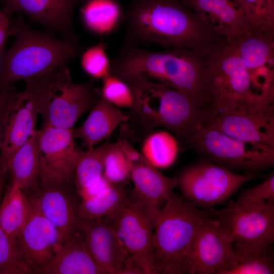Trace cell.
Masks as SVG:
<instances>
[{
	"label": "cell",
	"mask_w": 274,
	"mask_h": 274,
	"mask_svg": "<svg viewBox=\"0 0 274 274\" xmlns=\"http://www.w3.org/2000/svg\"><path fill=\"white\" fill-rule=\"evenodd\" d=\"M185 141L202 157L234 173L260 174L274 165V146L236 139L200 124Z\"/></svg>",
	"instance_id": "ba28073f"
},
{
	"label": "cell",
	"mask_w": 274,
	"mask_h": 274,
	"mask_svg": "<svg viewBox=\"0 0 274 274\" xmlns=\"http://www.w3.org/2000/svg\"><path fill=\"white\" fill-rule=\"evenodd\" d=\"M203 85L208 102L206 109L274 108V87L258 83L227 42L205 59Z\"/></svg>",
	"instance_id": "277c9868"
},
{
	"label": "cell",
	"mask_w": 274,
	"mask_h": 274,
	"mask_svg": "<svg viewBox=\"0 0 274 274\" xmlns=\"http://www.w3.org/2000/svg\"><path fill=\"white\" fill-rule=\"evenodd\" d=\"M201 124L236 139L274 146V108L267 109H206Z\"/></svg>",
	"instance_id": "4fadbf2b"
},
{
	"label": "cell",
	"mask_w": 274,
	"mask_h": 274,
	"mask_svg": "<svg viewBox=\"0 0 274 274\" xmlns=\"http://www.w3.org/2000/svg\"><path fill=\"white\" fill-rule=\"evenodd\" d=\"M18 92L16 91L14 88L0 92V107L3 106L14 98Z\"/></svg>",
	"instance_id": "ab89813d"
},
{
	"label": "cell",
	"mask_w": 274,
	"mask_h": 274,
	"mask_svg": "<svg viewBox=\"0 0 274 274\" xmlns=\"http://www.w3.org/2000/svg\"><path fill=\"white\" fill-rule=\"evenodd\" d=\"M78 229L96 263L107 274H119L128 255L110 219H80Z\"/></svg>",
	"instance_id": "d6986e66"
},
{
	"label": "cell",
	"mask_w": 274,
	"mask_h": 274,
	"mask_svg": "<svg viewBox=\"0 0 274 274\" xmlns=\"http://www.w3.org/2000/svg\"><path fill=\"white\" fill-rule=\"evenodd\" d=\"M125 12L118 0H83L80 16L87 31L104 37L113 33L124 22Z\"/></svg>",
	"instance_id": "484cf974"
},
{
	"label": "cell",
	"mask_w": 274,
	"mask_h": 274,
	"mask_svg": "<svg viewBox=\"0 0 274 274\" xmlns=\"http://www.w3.org/2000/svg\"><path fill=\"white\" fill-rule=\"evenodd\" d=\"M80 150L75 174L74 185L81 199L92 196L107 187L109 183L104 177V157L110 144Z\"/></svg>",
	"instance_id": "d4e9b609"
},
{
	"label": "cell",
	"mask_w": 274,
	"mask_h": 274,
	"mask_svg": "<svg viewBox=\"0 0 274 274\" xmlns=\"http://www.w3.org/2000/svg\"><path fill=\"white\" fill-rule=\"evenodd\" d=\"M33 273L20 249L17 238L0 227V274Z\"/></svg>",
	"instance_id": "d6a6232c"
},
{
	"label": "cell",
	"mask_w": 274,
	"mask_h": 274,
	"mask_svg": "<svg viewBox=\"0 0 274 274\" xmlns=\"http://www.w3.org/2000/svg\"><path fill=\"white\" fill-rule=\"evenodd\" d=\"M10 22L9 16L0 10V61L5 52L6 41L9 37Z\"/></svg>",
	"instance_id": "74e56055"
},
{
	"label": "cell",
	"mask_w": 274,
	"mask_h": 274,
	"mask_svg": "<svg viewBox=\"0 0 274 274\" xmlns=\"http://www.w3.org/2000/svg\"><path fill=\"white\" fill-rule=\"evenodd\" d=\"M31 209L27 194L10 182L0 205V227L10 236L17 238L28 220Z\"/></svg>",
	"instance_id": "f546056e"
},
{
	"label": "cell",
	"mask_w": 274,
	"mask_h": 274,
	"mask_svg": "<svg viewBox=\"0 0 274 274\" xmlns=\"http://www.w3.org/2000/svg\"><path fill=\"white\" fill-rule=\"evenodd\" d=\"M119 274H145L144 270L136 264L131 257L125 259Z\"/></svg>",
	"instance_id": "f35d334b"
},
{
	"label": "cell",
	"mask_w": 274,
	"mask_h": 274,
	"mask_svg": "<svg viewBox=\"0 0 274 274\" xmlns=\"http://www.w3.org/2000/svg\"><path fill=\"white\" fill-rule=\"evenodd\" d=\"M125 82L134 99L128 117L145 132L163 127L185 141L201 123L204 110L187 93L162 84Z\"/></svg>",
	"instance_id": "5b68a950"
},
{
	"label": "cell",
	"mask_w": 274,
	"mask_h": 274,
	"mask_svg": "<svg viewBox=\"0 0 274 274\" xmlns=\"http://www.w3.org/2000/svg\"><path fill=\"white\" fill-rule=\"evenodd\" d=\"M179 144L176 138L166 131L150 132L145 139L141 149L144 157L156 168H166L175 161Z\"/></svg>",
	"instance_id": "4dcf8cb0"
},
{
	"label": "cell",
	"mask_w": 274,
	"mask_h": 274,
	"mask_svg": "<svg viewBox=\"0 0 274 274\" xmlns=\"http://www.w3.org/2000/svg\"><path fill=\"white\" fill-rule=\"evenodd\" d=\"M12 36L15 41L1 59L0 92L12 88L17 81L68 68L69 61L84 49L52 32L34 30L20 15L10 19L9 36Z\"/></svg>",
	"instance_id": "3957f363"
},
{
	"label": "cell",
	"mask_w": 274,
	"mask_h": 274,
	"mask_svg": "<svg viewBox=\"0 0 274 274\" xmlns=\"http://www.w3.org/2000/svg\"><path fill=\"white\" fill-rule=\"evenodd\" d=\"M130 173L133 188L130 197L152 213L161 209L177 186L176 177L163 175L142 155L131 163Z\"/></svg>",
	"instance_id": "7402d4cb"
},
{
	"label": "cell",
	"mask_w": 274,
	"mask_h": 274,
	"mask_svg": "<svg viewBox=\"0 0 274 274\" xmlns=\"http://www.w3.org/2000/svg\"><path fill=\"white\" fill-rule=\"evenodd\" d=\"M213 208L201 209L174 193L154 216V264L157 273H186L185 264L196 232Z\"/></svg>",
	"instance_id": "8992f818"
},
{
	"label": "cell",
	"mask_w": 274,
	"mask_h": 274,
	"mask_svg": "<svg viewBox=\"0 0 274 274\" xmlns=\"http://www.w3.org/2000/svg\"><path fill=\"white\" fill-rule=\"evenodd\" d=\"M205 59L180 47L151 51L139 47L120 48L111 60V74L125 82L162 84L190 95L204 110L208 102L203 85Z\"/></svg>",
	"instance_id": "7a4b0ae2"
},
{
	"label": "cell",
	"mask_w": 274,
	"mask_h": 274,
	"mask_svg": "<svg viewBox=\"0 0 274 274\" xmlns=\"http://www.w3.org/2000/svg\"><path fill=\"white\" fill-rule=\"evenodd\" d=\"M120 48L154 44L184 48L203 59L227 41L182 0H129Z\"/></svg>",
	"instance_id": "6da1fadb"
},
{
	"label": "cell",
	"mask_w": 274,
	"mask_h": 274,
	"mask_svg": "<svg viewBox=\"0 0 274 274\" xmlns=\"http://www.w3.org/2000/svg\"><path fill=\"white\" fill-rule=\"evenodd\" d=\"M229 44L258 83L274 87V34L252 29Z\"/></svg>",
	"instance_id": "44dd1931"
},
{
	"label": "cell",
	"mask_w": 274,
	"mask_h": 274,
	"mask_svg": "<svg viewBox=\"0 0 274 274\" xmlns=\"http://www.w3.org/2000/svg\"><path fill=\"white\" fill-rule=\"evenodd\" d=\"M107 48V45L100 42L87 48L82 54L81 66L91 79L102 80L111 74V60Z\"/></svg>",
	"instance_id": "836d02e7"
},
{
	"label": "cell",
	"mask_w": 274,
	"mask_h": 274,
	"mask_svg": "<svg viewBox=\"0 0 274 274\" xmlns=\"http://www.w3.org/2000/svg\"><path fill=\"white\" fill-rule=\"evenodd\" d=\"M274 200V176L267 177L260 184L243 189L235 203L242 206H253Z\"/></svg>",
	"instance_id": "8d00e7d4"
},
{
	"label": "cell",
	"mask_w": 274,
	"mask_h": 274,
	"mask_svg": "<svg viewBox=\"0 0 274 274\" xmlns=\"http://www.w3.org/2000/svg\"><path fill=\"white\" fill-rule=\"evenodd\" d=\"M104 177L110 183L120 184L130 179L132 164L121 141L110 143L104 157Z\"/></svg>",
	"instance_id": "1f68e13d"
},
{
	"label": "cell",
	"mask_w": 274,
	"mask_h": 274,
	"mask_svg": "<svg viewBox=\"0 0 274 274\" xmlns=\"http://www.w3.org/2000/svg\"><path fill=\"white\" fill-rule=\"evenodd\" d=\"M85 122L73 129L74 139L79 138L82 146L89 150L108 139L122 122L129 120L128 114L112 105L101 95L91 110Z\"/></svg>",
	"instance_id": "603a6c76"
},
{
	"label": "cell",
	"mask_w": 274,
	"mask_h": 274,
	"mask_svg": "<svg viewBox=\"0 0 274 274\" xmlns=\"http://www.w3.org/2000/svg\"><path fill=\"white\" fill-rule=\"evenodd\" d=\"M154 216L130 197L120 212L110 219L128 255L145 274L157 273L154 264Z\"/></svg>",
	"instance_id": "8fae6325"
},
{
	"label": "cell",
	"mask_w": 274,
	"mask_h": 274,
	"mask_svg": "<svg viewBox=\"0 0 274 274\" xmlns=\"http://www.w3.org/2000/svg\"><path fill=\"white\" fill-rule=\"evenodd\" d=\"M231 43L252 30L241 0H182Z\"/></svg>",
	"instance_id": "ffe728a7"
},
{
	"label": "cell",
	"mask_w": 274,
	"mask_h": 274,
	"mask_svg": "<svg viewBox=\"0 0 274 274\" xmlns=\"http://www.w3.org/2000/svg\"><path fill=\"white\" fill-rule=\"evenodd\" d=\"M274 253L272 246L250 248L232 245L230 256L218 274H272Z\"/></svg>",
	"instance_id": "83f0119b"
},
{
	"label": "cell",
	"mask_w": 274,
	"mask_h": 274,
	"mask_svg": "<svg viewBox=\"0 0 274 274\" xmlns=\"http://www.w3.org/2000/svg\"><path fill=\"white\" fill-rule=\"evenodd\" d=\"M233 243L220 224L210 216L200 225L186 257L188 274H218L229 259Z\"/></svg>",
	"instance_id": "2e32d148"
},
{
	"label": "cell",
	"mask_w": 274,
	"mask_h": 274,
	"mask_svg": "<svg viewBox=\"0 0 274 274\" xmlns=\"http://www.w3.org/2000/svg\"><path fill=\"white\" fill-rule=\"evenodd\" d=\"M225 208L212 209L216 219L233 245L250 248H265L274 242V200L242 206L233 200Z\"/></svg>",
	"instance_id": "30bf717a"
},
{
	"label": "cell",
	"mask_w": 274,
	"mask_h": 274,
	"mask_svg": "<svg viewBox=\"0 0 274 274\" xmlns=\"http://www.w3.org/2000/svg\"><path fill=\"white\" fill-rule=\"evenodd\" d=\"M31 192L42 214L57 229L63 245L79 232L78 211L81 198L74 184L39 181L37 188Z\"/></svg>",
	"instance_id": "5bb4252c"
},
{
	"label": "cell",
	"mask_w": 274,
	"mask_h": 274,
	"mask_svg": "<svg viewBox=\"0 0 274 274\" xmlns=\"http://www.w3.org/2000/svg\"><path fill=\"white\" fill-rule=\"evenodd\" d=\"M83 0H0L2 10L7 15L16 12L55 31L64 39L78 44L73 25L75 7Z\"/></svg>",
	"instance_id": "ac0fdd59"
},
{
	"label": "cell",
	"mask_w": 274,
	"mask_h": 274,
	"mask_svg": "<svg viewBox=\"0 0 274 274\" xmlns=\"http://www.w3.org/2000/svg\"><path fill=\"white\" fill-rule=\"evenodd\" d=\"M252 29L274 34V0H241Z\"/></svg>",
	"instance_id": "e575fe53"
},
{
	"label": "cell",
	"mask_w": 274,
	"mask_h": 274,
	"mask_svg": "<svg viewBox=\"0 0 274 274\" xmlns=\"http://www.w3.org/2000/svg\"><path fill=\"white\" fill-rule=\"evenodd\" d=\"M40 170L38 131L14 154L8 164L11 183L25 192L33 191L39 184Z\"/></svg>",
	"instance_id": "4316f807"
},
{
	"label": "cell",
	"mask_w": 274,
	"mask_h": 274,
	"mask_svg": "<svg viewBox=\"0 0 274 274\" xmlns=\"http://www.w3.org/2000/svg\"><path fill=\"white\" fill-rule=\"evenodd\" d=\"M8 102H8L5 105L0 107V133L2 129L4 121L7 112Z\"/></svg>",
	"instance_id": "b9f144b4"
},
{
	"label": "cell",
	"mask_w": 274,
	"mask_h": 274,
	"mask_svg": "<svg viewBox=\"0 0 274 274\" xmlns=\"http://www.w3.org/2000/svg\"><path fill=\"white\" fill-rule=\"evenodd\" d=\"M38 131L39 181H56L74 184L81 149L74 143L73 129L43 126Z\"/></svg>",
	"instance_id": "7c38bea8"
},
{
	"label": "cell",
	"mask_w": 274,
	"mask_h": 274,
	"mask_svg": "<svg viewBox=\"0 0 274 274\" xmlns=\"http://www.w3.org/2000/svg\"><path fill=\"white\" fill-rule=\"evenodd\" d=\"M125 183H110L99 193L81 199L78 211L80 219L91 220L115 217L129 200Z\"/></svg>",
	"instance_id": "f1b7e54d"
},
{
	"label": "cell",
	"mask_w": 274,
	"mask_h": 274,
	"mask_svg": "<svg viewBox=\"0 0 274 274\" xmlns=\"http://www.w3.org/2000/svg\"><path fill=\"white\" fill-rule=\"evenodd\" d=\"M102 80V85L99 91L104 99L118 108L133 107L132 92L125 81L111 74Z\"/></svg>",
	"instance_id": "d590c367"
},
{
	"label": "cell",
	"mask_w": 274,
	"mask_h": 274,
	"mask_svg": "<svg viewBox=\"0 0 274 274\" xmlns=\"http://www.w3.org/2000/svg\"><path fill=\"white\" fill-rule=\"evenodd\" d=\"M33 94L43 126L72 129L98 101L99 89L91 79L82 83L72 82L68 68L57 69L25 80Z\"/></svg>",
	"instance_id": "52a82bcc"
},
{
	"label": "cell",
	"mask_w": 274,
	"mask_h": 274,
	"mask_svg": "<svg viewBox=\"0 0 274 274\" xmlns=\"http://www.w3.org/2000/svg\"><path fill=\"white\" fill-rule=\"evenodd\" d=\"M261 174H238L204 160L187 166L176 176L182 196L201 209L223 204L246 183Z\"/></svg>",
	"instance_id": "9c48e42d"
},
{
	"label": "cell",
	"mask_w": 274,
	"mask_h": 274,
	"mask_svg": "<svg viewBox=\"0 0 274 274\" xmlns=\"http://www.w3.org/2000/svg\"><path fill=\"white\" fill-rule=\"evenodd\" d=\"M8 173L0 171V205L2 199L3 190L5 186L6 178Z\"/></svg>",
	"instance_id": "60d3db41"
},
{
	"label": "cell",
	"mask_w": 274,
	"mask_h": 274,
	"mask_svg": "<svg viewBox=\"0 0 274 274\" xmlns=\"http://www.w3.org/2000/svg\"><path fill=\"white\" fill-rule=\"evenodd\" d=\"M42 273L107 274L93 259L80 231L63 245Z\"/></svg>",
	"instance_id": "cb8c5ba5"
},
{
	"label": "cell",
	"mask_w": 274,
	"mask_h": 274,
	"mask_svg": "<svg viewBox=\"0 0 274 274\" xmlns=\"http://www.w3.org/2000/svg\"><path fill=\"white\" fill-rule=\"evenodd\" d=\"M27 195L31 202V212L17 239L33 273H42L63 243L57 229L41 212L33 193L28 192Z\"/></svg>",
	"instance_id": "9a60e30c"
},
{
	"label": "cell",
	"mask_w": 274,
	"mask_h": 274,
	"mask_svg": "<svg viewBox=\"0 0 274 274\" xmlns=\"http://www.w3.org/2000/svg\"><path fill=\"white\" fill-rule=\"evenodd\" d=\"M39 111L36 99L26 87L8 104L0 133V169L8 171V163L36 130Z\"/></svg>",
	"instance_id": "e0dca14e"
}]
</instances>
